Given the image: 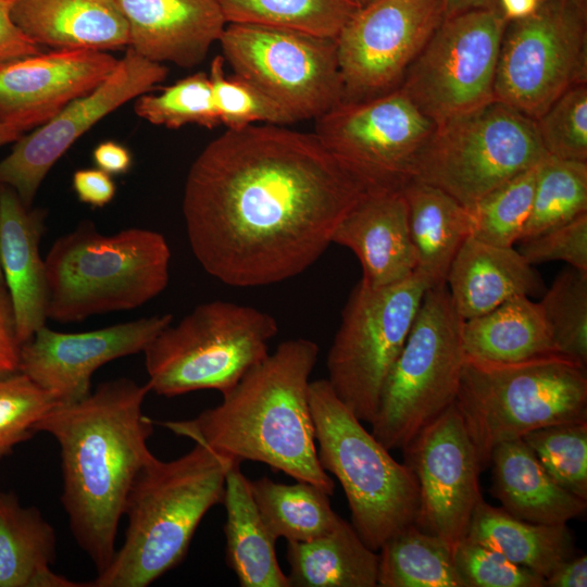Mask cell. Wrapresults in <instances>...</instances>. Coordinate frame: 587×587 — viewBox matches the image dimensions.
Masks as SVG:
<instances>
[{
	"label": "cell",
	"instance_id": "6da1fadb",
	"mask_svg": "<svg viewBox=\"0 0 587 587\" xmlns=\"http://www.w3.org/2000/svg\"><path fill=\"white\" fill-rule=\"evenodd\" d=\"M370 189L317 136L285 125L226 129L191 164L183 213L191 250L234 287L297 276Z\"/></svg>",
	"mask_w": 587,
	"mask_h": 587
},
{
	"label": "cell",
	"instance_id": "7a4b0ae2",
	"mask_svg": "<svg viewBox=\"0 0 587 587\" xmlns=\"http://www.w3.org/2000/svg\"><path fill=\"white\" fill-rule=\"evenodd\" d=\"M149 384L122 377L99 384L86 398L58 404L35 425L60 445L62 503L75 540L98 574L111 563L130 485L152 452L153 422L142 413Z\"/></svg>",
	"mask_w": 587,
	"mask_h": 587
},
{
	"label": "cell",
	"instance_id": "3957f363",
	"mask_svg": "<svg viewBox=\"0 0 587 587\" xmlns=\"http://www.w3.org/2000/svg\"><path fill=\"white\" fill-rule=\"evenodd\" d=\"M317 355L310 339L286 340L223 392L220 404L159 424L232 460L264 463L332 496L335 483L320 464L309 404Z\"/></svg>",
	"mask_w": 587,
	"mask_h": 587
},
{
	"label": "cell",
	"instance_id": "277c9868",
	"mask_svg": "<svg viewBox=\"0 0 587 587\" xmlns=\"http://www.w3.org/2000/svg\"><path fill=\"white\" fill-rule=\"evenodd\" d=\"M234 462L200 444L171 461L152 453L138 470L125 500L124 542L87 586L146 587L178 565L203 516L222 502Z\"/></svg>",
	"mask_w": 587,
	"mask_h": 587
},
{
	"label": "cell",
	"instance_id": "5b68a950",
	"mask_svg": "<svg viewBox=\"0 0 587 587\" xmlns=\"http://www.w3.org/2000/svg\"><path fill=\"white\" fill-rule=\"evenodd\" d=\"M171 250L164 236L128 228L105 236L90 221L58 238L47 258V319L75 323L138 308L167 286Z\"/></svg>",
	"mask_w": 587,
	"mask_h": 587
},
{
	"label": "cell",
	"instance_id": "8992f818",
	"mask_svg": "<svg viewBox=\"0 0 587 587\" xmlns=\"http://www.w3.org/2000/svg\"><path fill=\"white\" fill-rule=\"evenodd\" d=\"M455 405L484 469L503 442L587 421L586 365L558 353L513 363L466 355Z\"/></svg>",
	"mask_w": 587,
	"mask_h": 587
},
{
	"label": "cell",
	"instance_id": "52a82bcc",
	"mask_svg": "<svg viewBox=\"0 0 587 587\" xmlns=\"http://www.w3.org/2000/svg\"><path fill=\"white\" fill-rule=\"evenodd\" d=\"M309 404L320 464L339 480L361 539L378 551L390 536L415 522L416 477L365 429L327 379L310 382Z\"/></svg>",
	"mask_w": 587,
	"mask_h": 587
},
{
	"label": "cell",
	"instance_id": "ba28073f",
	"mask_svg": "<svg viewBox=\"0 0 587 587\" xmlns=\"http://www.w3.org/2000/svg\"><path fill=\"white\" fill-rule=\"evenodd\" d=\"M277 321L259 309L215 300L162 329L143 350L151 391L165 397L225 392L268 354Z\"/></svg>",
	"mask_w": 587,
	"mask_h": 587
},
{
	"label": "cell",
	"instance_id": "9c48e42d",
	"mask_svg": "<svg viewBox=\"0 0 587 587\" xmlns=\"http://www.w3.org/2000/svg\"><path fill=\"white\" fill-rule=\"evenodd\" d=\"M463 321L446 284L426 290L370 423L388 450L402 449L455 402L466 357Z\"/></svg>",
	"mask_w": 587,
	"mask_h": 587
},
{
	"label": "cell",
	"instance_id": "30bf717a",
	"mask_svg": "<svg viewBox=\"0 0 587 587\" xmlns=\"http://www.w3.org/2000/svg\"><path fill=\"white\" fill-rule=\"evenodd\" d=\"M547 155L535 120L494 100L436 124L412 179L471 208Z\"/></svg>",
	"mask_w": 587,
	"mask_h": 587
},
{
	"label": "cell",
	"instance_id": "8fae6325",
	"mask_svg": "<svg viewBox=\"0 0 587 587\" xmlns=\"http://www.w3.org/2000/svg\"><path fill=\"white\" fill-rule=\"evenodd\" d=\"M429 287L415 271L404 280L382 288L360 279L349 295L327 353L326 379L361 422H372L385 379Z\"/></svg>",
	"mask_w": 587,
	"mask_h": 587
},
{
	"label": "cell",
	"instance_id": "7c38bea8",
	"mask_svg": "<svg viewBox=\"0 0 587 587\" xmlns=\"http://www.w3.org/2000/svg\"><path fill=\"white\" fill-rule=\"evenodd\" d=\"M587 84V0H540L509 21L495 99L536 120L571 88Z\"/></svg>",
	"mask_w": 587,
	"mask_h": 587
},
{
	"label": "cell",
	"instance_id": "4fadbf2b",
	"mask_svg": "<svg viewBox=\"0 0 587 587\" xmlns=\"http://www.w3.org/2000/svg\"><path fill=\"white\" fill-rule=\"evenodd\" d=\"M218 41L234 74L260 88L295 122L316 120L342 100L335 38L227 23Z\"/></svg>",
	"mask_w": 587,
	"mask_h": 587
},
{
	"label": "cell",
	"instance_id": "5bb4252c",
	"mask_svg": "<svg viewBox=\"0 0 587 587\" xmlns=\"http://www.w3.org/2000/svg\"><path fill=\"white\" fill-rule=\"evenodd\" d=\"M508 23L498 9L445 17L399 88L435 124L496 100V71Z\"/></svg>",
	"mask_w": 587,
	"mask_h": 587
},
{
	"label": "cell",
	"instance_id": "9a60e30c",
	"mask_svg": "<svg viewBox=\"0 0 587 587\" xmlns=\"http://www.w3.org/2000/svg\"><path fill=\"white\" fill-rule=\"evenodd\" d=\"M436 124L400 89L340 101L315 120L322 145L367 189H402Z\"/></svg>",
	"mask_w": 587,
	"mask_h": 587
},
{
	"label": "cell",
	"instance_id": "2e32d148",
	"mask_svg": "<svg viewBox=\"0 0 587 587\" xmlns=\"http://www.w3.org/2000/svg\"><path fill=\"white\" fill-rule=\"evenodd\" d=\"M444 18L441 0H374L359 8L335 38L341 101L399 88Z\"/></svg>",
	"mask_w": 587,
	"mask_h": 587
},
{
	"label": "cell",
	"instance_id": "e0dca14e",
	"mask_svg": "<svg viewBox=\"0 0 587 587\" xmlns=\"http://www.w3.org/2000/svg\"><path fill=\"white\" fill-rule=\"evenodd\" d=\"M402 451L403 462L412 470L419 485L414 524L453 549L465 538L473 512L483 499L482 466L455 402Z\"/></svg>",
	"mask_w": 587,
	"mask_h": 587
},
{
	"label": "cell",
	"instance_id": "ac0fdd59",
	"mask_svg": "<svg viewBox=\"0 0 587 587\" xmlns=\"http://www.w3.org/2000/svg\"><path fill=\"white\" fill-rule=\"evenodd\" d=\"M167 68L133 49L92 91L72 101L29 135H22L0 161V184L13 188L30 208L50 168L90 127L166 78Z\"/></svg>",
	"mask_w": 587,
	"mask_h": 587
},
{
	"label": "cell",
	"instance_id": "d6986e66",
	"mask_svg": "<svg viewBox=\"0 0 587 587\" xmlns=\"http://www.w3.org/2000/svg\"><path fill=\"white\" fill-rule=\"evenodd\" d=\"M173 321L171 314L141 317L84 333H60L42 326L21 346L18 371L61 404L90 391V379L105 363L141 352Z\"/></svg>",
	"mask_w": 587,
	"mask_h": 587
},
{
	"label": "cell",
	"instance_id": "ffe728a7",
	"mask_svg": "<svg viewBox=\"0 0 587 587\" xmlns=\"http://www.w3.org/2000/svg\"><path fill=\"white\" fill-rule=\"evenodd\" d=\"M118 59L105 51L55 49L0 64V123L41 126L97 88Z\"/></svg>",
	"mask_w": 587,
	"mask_h": 587
},
{
	"label": "cell",
	"instance_id": "44dd1931",
	"mask_svg": "<svg viewBox=\"0 0 587 587\" xmlns=\"http://www.w3.org/2000/svg\"><path fill=\"white\" fill-rule=\"evenodd\" d=\"M332 243L349 248L373 288L397 284L416 268L402 189H370L347 212Z\"/></svg>",
	"mask_w": 587,
	"mask_h": 587
},
{
	"label": "cell",
	"instance_id": "7402d4cb",
	"mask_svg": "<svg viewBox=\"0 0 587 587\" xmlns=\"http://www.w3.org/2000/svg\"><path fill=\"white\" fill-rule=\"evenodd\" d=\"M139 55L192 67L204 60L227 24L217 0H117Z\"/></svg>",
	"mask_w": 587,
	"mask_h": 587
},
{
	"label": "cell",
	"instance_id": "603a6c76",
	"mask_svg": "<svg viewBox=\"0 0 587 587\" xmlns=\"http://www.w3.org/2000/svg\"><path fill=\"white\" fill-rule=\"evenodd\" d=\"M45 218V210L26 208L13 188L1 184L0 265L21 345L47 320L46 264L39 252Z\"/></svg>",
	"mask_w": 587,
	"mask_h": 587
},
{
	"label": "cell",
	"instance_id": "cb8c5ba5",
	"mask_svg": "<svg viewBox=\"0 0 587 587\" xmlns=\"http://www.w3.org/2000/svg\"><path fill=\"white\" fill-rule=\"evenodd\" d=\"M446 285L457 313L464 321L542 288L540 277L519 250L471 236L454 257Z\"/></svg>",
	"mask_w": 587,
	"mask_h": 587
},
{
	"label": "cell",
	"instance_id": "d4e9b609",
	"mask_svg": "<svg viewBox=\"0 0 587 587\" xmlns=\"http://www.w3.org/2000/svg\"><path fill=\"white\" fill-rule=\"evenodd\" d=\"M12 18L38 46L107 51L129 43L117 0H15Z\"/></svg>",
	"mask_w": 587,
	"mask_h": 587
},
{
	"label": "cell",
	"instance_id": "484cf974",
	"mask_svg": "<svg viewBox=\"0 0 587 587\" xmlns=\"http://www.w3.org/2000/svg\"><path fill=\"white\" fill-rule=\"evenodd\" d=\"M490 463L491 492L511 515L532 523L560 525L586 511L587 500L561 487L522 438L497 446Z\"/></svg>",
	"mask_w": 587,
	"mask_h": 587
},
{
	"label": "cell",
	"instance_id": "4316f807",
	"mask_svg": "<svg viewBox=\"0 0 587 587\" xmlns=\"http://www.w3.org/2000/svg\"><path fill=\"white\" fill-rule=\"evenodd\" d=\"M226 510V563L241 587H290L277 560L276 539L254 502L249 479L235 461L229 467L222 500Z\"/></svg>",
	"mask_w": 587,
	"mask_h": 587
},
{
	"label": "cell",
	"instance_id": "83f0119b",
	"mask_svg": "<svg viewBox=\"0 0 587 587\" xmlns=\"http://www.w3.org/2000/svg\"><path fill=\"white\" fill-rule=\"evenodd\" d=\"M416 268L430 287L446 284L462 243L471 236L466 207L449 193L411 179L402 187Z\"/></svg>",
	"mask_w": 587,
	"mask_h": 587
},
{
	"label": "cell",
	"instance_id": "f1b7e54d",
	"mask_svg": "<svg viewBox=\"0 0 587 587\" xmlns=\"http://www.w3.org/2000/svg\"><path fill=\"white\" fill-rule=\"evenodd\" d=\"M53 527L13 492L0 491V587H86L55 574Z\"/></svg>",
	"mask_w": 587,
	"mask_h": 587
},
{
	"label": "cell",
	"instance_id": "f546056e",
	"mask_svg": "<svg viewBox=\"0 0 587 587\" xmlns=\"http://www.w3.org/2000/svg\"><path fill=\"white\" fill-rule=\"evenodd\" d=\"M290 587H376L378 554L341 517L309 541H287Z\"/></svg>",
	"mask_w": 587,
	"mask_h": 587
},
{
	"label": "cell",
	"instance_id": "4dcf8cb0",
	"mask_svg": "<svg viewBox=\"0 0 587 587\" xmlns=\"http://www.w3.org/2000/svg\"><path fill=\"white\" fill-rule=\"evenodd\" d=\"M462 341L467 357L496 363L557 353L540 303L527 296L463 321Z\"/></svg>",
	"mask_w": 587,
	"mask_h": 587
},
{
	"label": "cell",
	"instance_id": "1f68e13d",
	"mask_svg": "<svg viewBox=\"0 0 587 587\" xmlns=\"http://www.w3.org/2000/svg\"><path fill=\"white\" fill-rule=\"evenodd\" d=\"M465 537L545 578L575 555L574 538L566 524L527 522L502 508L488 504L484 499L473 512Z\"/></svg>",
	"mask_w": 587,
	"mask_h": 587
},
{
	"label": "cell",
	"instance_id": "d6a6232c",
	"mask_svg": "<svg viewBox=\"0 0 587 587\" xmlns=\"http://www.w3.org/2000/svg\"><path fill=\"white\" fill-rule=\"evenodd\" d=\"M249 485L259 513L276 540H312L332 530L340 519L330 507L329 496L311 483L282 484L260 477L249 479Z\"/></svg>",
	"mask_w": 587,
	"mask_h": 587
},
{
	"label": "cell",
	"instance_id": "836d02e7",
	"mask_svg": "<svg viewBox=\"0 0 587 587\" xmlns=\"http://www.w3.org/2000/svg\"><path fill=\"white\" fill-rule=\"evenodd\" d=\"M377 586L464 587L452 549L414 523L395 533L379 548Z\"/></svg>",
	"mask_w": 587,
	"mask_h": 587
},
{
	"label": "cell",
	"instance_id": "e575fe53",
	"mask_svg": "<svg viewBox=\"0 0 587 587\" xmlns=\"http://www.w3.org/2000/svg\"><path fill=\"white\" fill-rule=\"evenodd\" d=\"M227 23L336 38L359 7L352 0H217Z\"/></svg>",
	"mask_w": 587,
	"mask_h": 587
},
{
	"label": "cell",
	"instance_id": "d590c367",
	"mask_svg": "<svg viewBox=\"0 0 587 587\" xmlns=\"http://www.w3.org/2000/svg\"><path fill=\"white\" fill-rule=\"evenodd\" d=\"M585 212L587 162L547 155L538 167L533 204L521 239L569 222Z\"/></svg>",
	"mask_w": 587,
	"mask_h": 587
},
{
	"label": "cell",
	"instance_id": "8d00e7d4",
	"mask_svg": "<svg viewBox=\"0 0 587 587\" xmlns=\"http://www.w3.org/2000/svg\"><path fill=\"white\" fill-rule=\"evenodd\" d=\"M540 162L467 208L471 237L501 247H513L519 242L530 213Z\"/></svg>",
	"mask_w": 587,
	"mask_h": 587
},
{
	"label": "cell",
	"instance_id": "74e56055",
	"mask_svg": "<svg viewBox=\"0 0 587 587\" xmlns=\"http://www.w3.org/2000/svg\"><path fill=\"white\" fill-rule=\"evenodd\" d=\"M539 303L557 353L587 365V271L563 270Z\"/></svg>",
	"mask_w": 587,
	"mask_h": 587
},
{
	"label": "cell",
	"instance_id": "f35d334b",
	"mask_svg": "<svg viewBox=\"0 0 587 587\" xmlns=\"http://www.w3.org/2000/svg\"><path fill=\"white\" fill-rule=\"evenodd\" d=\"M134 110L149 123L167 128L187 124L214 128L221 124L210 77L203 72L179 79L160 93L137 97Z\"/></svg>",
	"mask_w": 587,
	"mask_h": 587
},
{
	"label": "cell",
	"instance_id": "ab89813d",
	"mask_svg": "<svg viewBox=\"0 0 587 587\" xmlns=\"http://www.w3.org/2000/svg\"><path fill=\"white\" fill-rule=\"evenodd\" d=\"M522 439L561 487L587 500V421L550 425Z\"/></svg>",
	"mask_w": 587,
	"mask_h": 587
},
{
	"label": "cell",
	"instance_id": "60d3db41",
	"mask_svg": "<svg viewBox=\"0 0 587 587\" xmlns=\"http://www.w3.org/2000/svg\"><path fill=\"white\" fill-rule=\"evenodd\" d=\"M209 77L221 124L227 129H241L261 122L287 125L295 123L290 114L252 83L224 72V58L215 57Z\"/></svg>",
	"mask_w": 587,
	"mask_h": 587
},
{
	"label": "cell",
	"instance_id": "b9f144b4",
	"mask_svg": "<svg viewBox=\"0 0 587 587\" xmlns=\"http://www.w3.org/2000/svg\"><path fill=\"white\" fill-rule=\"evenodd\" d=\"M61 404L48 390L17 371L0 375V461L29 439L35 425Z\"/></svg>",
	"mask_w": 587,
	"mask_h": 587
},
{
	"label": "cell",
	"instance_id": "7bdbcfd3",
	"mask_svg": "<svg viewBox=\"0 0 587 587\" xmlns=\"http://www.w3.org/2000/svg\"><path fill=\"white\" fill-rule=\"evenodd\" d=\"M535 123L548 155L587 162V84L567 90Z\"/></svg>",
	"mask_w": 587,
	"mask_h": 587
},
{
	"label": "cell",
	"instance_id": "ee69618b",
	"mask_svg": "<svg viewBox=\"0 0 587 587\" xmlns=\"http://www.w3.org/2000/svg\"><path fill=\"white\" fill-rule=\"evenodd\" d=\"M464 587H545L546 578L496 550L463 538L452 549Z\"/></svg>",
	"mask_w": 587,
	"mask_h": 587
},
{
	"label": "cell",
	"instance_id": "f6af8a7d",
	"mask_svg": "<svg viewBox=\"0 0 587 587\" xmlns=\"http://www.w3.org/2000/svg\"><path fill=\"white\" fill-rule=\"evenodd\" d=\"M519 242L517 250L529 264L563 261L587 271V212Z\"/></svg>",
	"mask_w": 587,
	"mask_h": 587
},
{
	"label": "cell",
	"instance_id": "bcb514c9",
	"mask_svg": "<svg viewBox=\"0 0 587 587\" xmlns=\"http://www.w3.org/2000/svg\"><path fill=\"white\" fill-rule=\"evenodd\" d=\"M14 2L15 0H0V64L41 53L40 46L13 22Z\"/></svg>",
	"mask_w": 587,
	"mask_h": 587
},
{
	"label": "cell",
	"instance_id": "7dc6e473",
	"mask_svg": "<svg viewBox=\"0 0 587 587\" xmlns=\"http://www.w3.org/2000/svg\"><path fill=\"white\" fill-rule=\"evenodd\" d=\"M72 185L78 200L95 208L110 203L116 191L111 175L98 167L77 170Z\"/></svg>",
	"mask_w": 587,
	"mask_h": 587
},
{
	"label": "cell",
	"instance_id": "c3c4849f",
	"mask_svg": "<svg viewBox=\"0 0 587 587\" xmlns=\"http://www.w3.org/2000/svg\"><path fill=\"white\" fill-rule=\"evenodd\" d=\"M21 346L9 291L0 288V375L18 371Z\"/></svg>",
	"mask_w": 587,
	"mask_h": 587
},
{
	"label": "cell",
	"instance_id": "681fc988",
	"mask_svg": "<svg viewBox=\"0 0 587 587\" xmlns=\"http://www.w3.org/2000/svg\"><path fill=\"white\" fill-rule=\"evenodd\" d=\"M92 159L98 168L110 175L127 173L133 163L129 150L112 140L100 142L92 152Z\"/></svg>",
	"mask_w": 587,
	"mask_h": 587
},
{
	"label": "cell",
	"instance_id": "f907efd6",
	"mask_svg": "<svg viewBox=\"0 0 587 587\" xmlns=\"http://www.w3.org/2000/svg\"><path fill=\"white\" fill-rule=\"evenodd\" d=\"M549 587H586L587 586V557H572L562 562L546 578Z\"/></svg>",
	"mask_w": 587,
	"mask_h": 587
},
{
	"label": "cell",
	"instance_id": "816d5d0a",
	"mask_svg": "<svg viewBox=\"0 0 587 587\" xmlns=\"http://www.w3.org/2000/svg\"><path fill=\"white\" fill-rule=\"evenodd\" d=\"M445 17L471 10L498 9L499 0H441Z\"/></svg>",
	"mask_w": 587,
	"mask_h": 587
},
{
	"label": "cell",
	"instance_id": "f5cc1de1",
	"mask_svg": "<svg viewBox=\"0 0 587 587\" xmlns=\"http://www.w3.org/2000/svg\"><path fill=\"white\" fill-rule=\"evenodd\" d=\"M540 0H499V7L508 21H515L530 15Z\"/></svg>",
	"mask_w": 587,
	"mask_h": 587
},
{
	"label": "cell",
	"instance_id": "db71d44e",
	"mask_svg": "<svg viewBox=\"0 0 587 587\" xmlns=\"http://www.w3.org/2000/svg\"><path fill=\"white\" fill-rule=\"evenodd\" d=\"M23 134L17 127L0 123V147L15 142Z\"/></svg>",
	"mask_w": 587,
	"mask_h": 587
},
{
	"label": "cell",
	"instance_id": "11a10c76",
	"mask_svg": "<svg viewBox=\"0 0 587 587\" xmlns=\"http://www.w3.org/2000/svg\"><path fill=\"white\" fill-rule=\"evenodd\" d=\"M359 8H362L374 0H352Z\"/></svg>",
	"mask_w": 587,
	"mask_h": 587
},
{
	"label": "cell",
	"instance_id": "9f6ffc18",
	"mask_svg": "<svg viewBox=\"0 0 587 587\" xmlns=\"http://www.w3.org/2000/svg\"><path fill=\"white\" fill-rule=\"evenodd\" d=\"M0 189H1V184H0ZM0 288H7L4 277H3V274H2V270H1V265H0Z\"/></svg>",
	"mask_w": 587,
	"mask_h": 587
}]
</instances>
